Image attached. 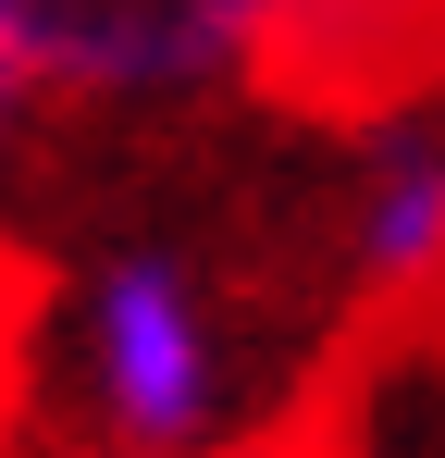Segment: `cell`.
Instances as JSON below:
<instances>
[{"instance_id": "cell-1", "label": "cell", "mask_w": 445, "mask_h": 458, "mask_svg": "<svg viewBox=\"0 0 445 458\" xmlns=\"http://www.w3.org/2000/svg\"><path fill=\"white\" fill-rule=\"evenodd\" d=\"M50 384L74 396V434L99 458H235V298L198 248L124 235L63 285Z\"/></svg>"}, {"instance_id": "cell-6", "label": "cell", "mask_w": 445, "mask_h": 458, "mask_svg": "<svg viewBox=\"0 0 445 458\" xmlns=\"http://www.w3.org/2000/svg\"><path fill=\"white\" fill-rule=\"evenodd\" d=\"M13 285V273H0ZM13 384H25V298H0V434H13Z\"/></svg>"}, {"instance_id": "cell-3", "label": "cell", "mask_w": 445, "mask_h": 458, "mask_svg": "<svg viewBox=\"0 0 445 458\" xmlns=\"http://www.w3.org/2000/svg\"><path fill=\"white\" fill-rule=\"evenodd\" d=\"M334 285L359 322H421L445 310V87L383 99L347 124L334 174Z\"/></svg>"}, {"instance_id": "cell-4", "label": "cell", "mask_w": 445, "mask_h": 458, "mask_svg": "<svg viewBox=\"0 0 445 458\" xmlns=\"http://www.w3.org/2000/svg\"><path fill=\"white\" fill-rule=\"evenodd\" d=\"M260 87L322 112V124L421 99V87H445V0H273Z\"/></svg>"}, {"instance_id": "cell-5", "label": "cell", "mask_w": 445, "mask_h": 458, "mask_svg": "<svg viewBox=\"0 0 445 458\" xmlns=\"http://www.w3.org/2000/svg\"><path fill=\"white\" fill-rule=\"evenodd\" d=\"M25 124H38V87L13 75V50H0V174H13V149H25Z\"/></svg>"}, {"instance_id": "cell-2", "label": "cell", "mask_w": 445, "mask_h": 458, "mask_svg": "<svg viewBox=\"0 0 445 458\" xmlns=\"http://www.w3.org/2000/svg\"><path fill=\"white\" fill-rule=\"evenodd\" d=\"M38 112H198L273 63V0H0Z\"/></svg>"}]
</instances>
